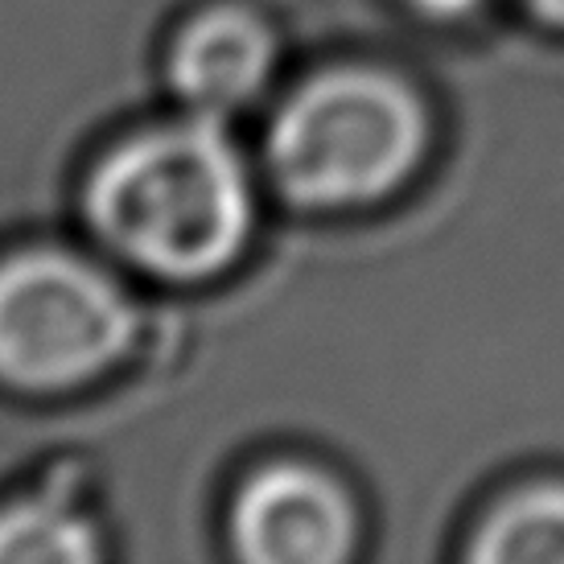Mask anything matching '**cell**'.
Segmentation results:
<instances>
[{"label":"cell","mask_w":564,"mask_h":564,"mask_svg":"<svg viewBox=\"0 0 564 564\" xmlns=\"http://www.w3.org/2000/svg\"><path fill=\"white\" fill-rule=\"evenodd\" d=\"M91 552L87 528L54 502H17L0 511V564H70Z\"/></svg>","instance_id":"7"},{"label":"cell","mask_w":564,"mask_h":564,"mask_svg":"<svg viewBox=\"0 0 564 564\" xmlns=\"http://www.w3.org/2000/svg\"><path fill=\"white\" fill-rule=\"evenodd\" d=\"M421 153V116L379 75H326L281 108L268 141L272 173L310 206L367 203L395 186Z\"/></svg>","instance_id":"2"},{"label":"cell","mask_w":564,"mask_h":564,"mask_svg":"<svg viewBox=\"0 0 564 564\" xmlns=\"http://www.w3.org/2000/svg\"><path fill=\"white\" fill-rule=\"evenodd\" d=\"M268 70V37L243 13H210L173 50V83L189 108L215 120L243 108Z\"/></svg>","instance_id":"5"},{"label":"cell","mask_w":564,"mask_h":564,"mask_svg":"<svg viewBox=\"0 0 564 564\" xmlns=\"http://www.w3.org/2000/svg\"><path fill=\"white\" fill-rule=\"evenodd\" d=\"M535 13H544L549 21H561L564 25V0H532Z\"/></svg>","instance_id":"9"},{"label":"cell","mask_w":564,"mask_h":564,"mask_svg":"<svg viewBox=\"0 0 564 564\" xmlns=\"http://www.w3.org/2000/svg\"><path fill=\"white\" fill-rule=\"evenodd\" d=\"M416 4L433 17H462V13H470L478 0H416Z\"/></svg>","instance_id":"8"},{"label":"cell","mask_w":564,"mask_h":564,"mask_svg":"<svg viewBox=\"0 0 564 564\" xmlns=\"http://www.w3.org/2000/svg\"><path fill=\"white\" fill-rule=\"evenodd\" d=\"M486 564H564V490H532L507 502L474 544Z\"/></svg>","instance_id":"6"},{"label":"cell","mask_w":564,"mask_h":564,"mask_svg":"<svg viewBox=\"0 0 564 564\" xmlns=\"http://www.w3.org/2000/svg\"><path fill=\"white\" fill-rule=\"evenodd\" d=\"M248 182L210 120L144 132L104 161L91 219L111 248L149 272L203 276L248 231Z\"/></svg>","instance_id":"1"},{"label":"cell","mask_w":564,"mask_h":564,"mask_svg":"<svg viewBox=\"0 0 564 564\" xmlns=\"http://www.w3.org/2000/svg\"><path fill=\"white\" fill-rule=\"evenodd\" d=\"M236 544L260 564H329L350 549L343 495L301 466H276L251 478L231 516Z\"/></svg>","instance_id":"4"},{"label":"cell","mask_w":564,"mask_h":564,"mask_svg":"<svg viewBox=\"0 0 564 564\" xmlns=\"http://www.w3.org/2000/svg\"><path fill=\"white\" fill-rule=\"evenodd\" d=\"M132 314L95 268L33 251L0 268V376L58 388L95 376L124 350Z\"/></svg>","instance_id":"3"}]
</instances>
